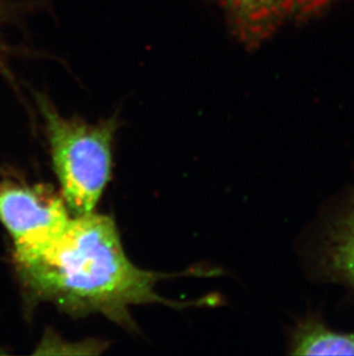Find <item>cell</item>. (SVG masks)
Wrapping results in <instances>:
<instances>
[{
  "instance_id": "277c9868",
  "label": "cell",
  "mask_w": 354,
  "mask_h": 356,
  "mask_svg": "<svg viewBox=\"0 0 354 356\" xmlns=\"http://www.w3.org/2000/svg\"><path fill=\"white\" fill-rule=\"evenodd\" d=\"M235 36L257 49L285 28L313 20L338 0H217Z\"/></svg>"
},
{
  "instance_id": "7a4b0ae2",
  "label": "cell",
  "mask_w": 354,
  "mask_h": 356,
  "mask_svg": "<svg viewBox=\"0 0 354 356\" xmlns=\"http://www.w3.org/2000/svg\"><path fill=\"white\" fill-rule=\"evenodd\" d=\"M50 145L61 196L71 216L94 211L112 175V147L119 128L117 117L89 124L60 115L50 98L34 91Z\"/></svg>"
},
{
  "instance_id": "8992f818",
  "label": "cell",
  "mask_w": 354,
  "mask_h": 356,
  "mask_svg": "<svg viewBox=\"0 0 354 356\" xmlns=\"http://www.w3.org/2000/svg\"><path fill=\"white\" fill-rule=\"evenodd\" d=\"M294 355H354V333L337 332L318 318L298 324L291 337Z\"/></svg>"
},
{
  "instance_id": "5b68a950",
  "label": "cell",
  "mask_w": 354,
  "mask_h": 356,
  "mask_svg": "<svg viewBox=\"0 0 354 356\" xmlns=\"http://www.w3.org/2000/svg\"><path fill=\"white\" fill-rule=\"evenodd\" d=\"M350 200L326 236L323 264L331 276L354 287V192Z\"/></svg>"
},
{
  "instance_id": "6da1fadb",
  "label": "cell",
  "mask_w": 354,
  "mask_h": 356,
  "mask_svg": "<svg viewBox=\"0 0 354 356\" xmlns=\"http://www.w3.org/2000/svg\"><path fill=\"white\" fill-rule=\"evenodd\" d=\"M15 263L28 302L52 303L69 316L92 314L135 330L131 307L160 303L184 307L158 294L155 285L168 275L151 273L128 259L114 219L90 212L71 216L64 232L31 259Z\"/></svg>"
},
{
  "instance_id": "52a82bcc",
  "label": "cell",
  "mask_w": 354,
  "mask_h": 356,
  "mask_svg": "<svg viewBox=\"0 0 354 356\" xmlns=\"http://www.w3.org/2000/svg\"><path fill=\"white\" fill-rule=\"evenodd\" d=\"M40 6V0H0V75L17 87L10 63L14 58L31 54L8 40V29L22 24L28 14Z\"/></svg>"
},
{
  "instance_id": "3957f363",
  "label": "cell",
  "mask_w": 354,
  "mask_h": 356,
  "mask_svg": "<svg viewBox=\"0 0 354 356\" xmlns=\"http://www.w3.org/2000/svg\"><path fill=\"white\" fill-rule=\"evenodd\" d=\"M71 218L64 198L53 189L0 182V222L12 238L14 262L31 259L53 243Z\"/></svg>"
}]
</instances>
